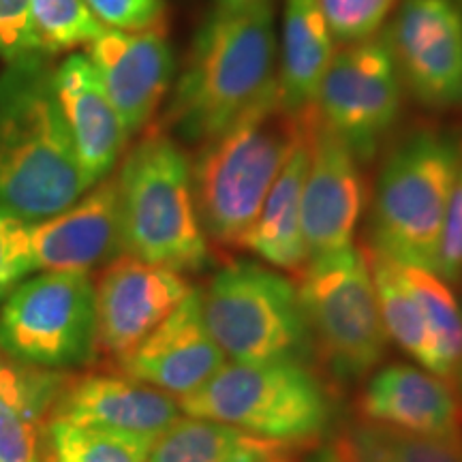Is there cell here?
Instances as JSON below:
<instances>
[{"label":"cell","instance_id":"obj_11","mask_svg":"<svg viewBox=\"0 0 462 462\" xmlns=\"http://www.w3.org/2000/svg\"><path fill=\"white\" fill-rule=\"evenodd\" d=\"M383 34L404 92L429 109L462 106V0H401Z\"/></svg>","mask_w":462,"mask_h":462},{"label":"cell","instance_id":"obj_33","mask_svg":"<svg viewBox=\"0 0 462 462\" xmlns=\"http://www.w3.org/2000/svg\"><path fill=\"white\" fill-rule=\"evenodd\" d=\"M435 273L448 281L449 285H458L462 274V163L456 173L452 195H449L446 223H443L441 245Z\"/></svg>","mask_w":462,"mask_h":462},{"label":"cell","instance_id":"obj_27","mask_svg":"<svg viewBox=\"0 0 462 462\" xmlns=\"http://www.w3.org/2000/svg\"><path fill=\"white\" fill-rule=\"evenodd\" d=\"M69 374L60 371L32 368L11 360L0 349V401L22 407H31L50 418L58 392L62 390Z\"/></svg>","mask_w":462,"mask_h":462},{"label":"cell","instance_id":"obj_20","mask_svg":"<svg viewBox=\"0 0 462 462\" xmlns=\"http://www.w3.org/2000/svg\"><path fill=\"white\" fill-rule=\"evenodd\" d=\"M309 120L310 109H306L296 146L238 246V251L251 253L257 262L287 274H298L309 262L302 234V193L309 170Z\"/></svg>","mask_w":462,"mask_h":462},{"label":"cell","instance_id":"obj_14","mask_svg":"<svg viewBox=\"0 0 462 462\" xmlns=\"http://www.w3.org/2000/svg\"><path fill=\"white\" fill-rule=\"evenodd\" d=\"M360 421L409 435L462 437V396L454 381L420 364H381L360 385Z\"/></svg>","mask_w":462,"mask_h":462},{"label":"cell","instance_id":"obj_8","mask_svg":"<svg viewBox=\"0 0 462 462\" xmlns=\"http://www.w3.org/2000/svg\"><path fill=\"white\" fill-rule=\"evenodd\" d=\"M204 321L227 362L313 364L296 281L257 259L223 265L201 289Z\"/></svg>","mask_w":462,"mask_h":462},{"label":"cell","instance_id":"obj_30","mask_svg":"<svg viewBox=\"0 0 462 462\" xmlns=\"http://www.w3.org/2000/svg\"><path fill=\"white\" fill-rule=\"evenodd\" d=\"M31 225L0 210V304L34 270Z\"/></svg>","mask_w":462,"mask_h":462},{"label":"cell","instance_id":"obj_1","mask_svg":"<svg viewBox=\"0 0 462 462\" xmlns=\"http://www.w3.org/2000/svg\"><path fill=\"white\" fill-rule=\"evenodd\" d=\"M90 189L48 56L11 62L0 73V210L34 225L60 215Z\"/></svg>","mask_w":462,"mask_h":462},{"label":"cell","instance_id":"obj_2","mask_svg":"<svg viewBox=\"0 0 462 462\" xmlns=\"http://www.w3.org/2000/svg\"><path fill=\"white\" fill-rule=\"evenodd\" d=\"M276 86L273 0L246 11L217 7L201 22L173 88L167 123L182 142L210 140Z\"/></svg>","mask_w":462,"mask_h":462},{"label":"cell","instance_id":"obj_32","mask_svg":"<svg viewBox=\"0 0 462 462\" xmlns=\"http://www.w3.org/2000/svg\"><path fill=\"white\" fill-rule=\"evenodd\" d=\"M31 56H39L31 24V0H0V58L11 65Z\"/></svg>","mask_w":462,"mask_h":462},{"label":"cell","instance_id":"obj_5","mask_svg":"<svg viewBox=\"0 0 462 462\" xmlns=\"http://www.w3.org/2000/svg\"><path fill=\"white\" fill-rule=\"evenodd\" d=\"M120 236L126 255L180 274L212 265L195 204L190 159L163 133L137 142L116 173Z\"/></svg>","mask_w":462,"mask_h":462},{"label":"cell","instance_id":"obj_19","mask_svg":"<svg viewBox=\"0 0 462 462\" xmlns=\"http://www.w3.org/2000/svg\"><path fill=\"white\" fill-rule=\"evenodd\" d=\"M62 118L90 187L106 180L123 157L129 133L86 54H71L54 69Z\"/></svg>","mask_w":462,"mask_h":462},{"label":"cell","instance_id":"obj_3","mask_svg":"<svg viewBox=\"0 0 462 462\" xmlns=\"http://www.w3.org/2000/svg\"><path fill=\"white\" fill-rule=\"evenodd\" d=\"M304 114L285 109L274 86L227 129L199 143L190 159V178L210 245L240 246L296 146Z\"/></svg>","mask_w":462,"mask_h":462},{"label":"cell","instance_id":"obj_7","mask_svg":"<svg viewBox=\"0 0 462 462\" xmlns=\"http://www.w3.org/2000/svg\"><path fill=\"white\" fill-rule=\"evenodd\" d=\"M296 287L317 371L337 394L362 385L383 364L390 345L364 246L309 259Z\"/></svg>","mask_w":462,"mask_h":462},{"label":"cell","instance_id":"obj_4","mask_svg":"<svg viewBox=\"0 0 462 462\" xmlns=\"http://www.w3.org/2000/svg\"><path fill=\"white\" fill-rule=\"evenodd\" d=\"M462 163V135L420 126L385 154L368 210V242L404 265L435 270L449 195Z\"/></svg>","mask_w":462,"mask_h":462},{"label":"cell","instance_id":"obj_26","mask_svg":"<svg viewBox=\"0 0 462 462\" xmlns=\"http://www.w3.org/2000/svg\"><path fill=\"white\" fill-rule=\"evenodd\" d=\"M31 24L43 56L84 48L106 31L86 0H31Z\"/></svg>","mask_w":462,"mask_h":462},{"label":"cell","instance_id":"obj_28","mask_svg":"<svg viewBox=\"0 0 462 462\" xmlns=\"http://www.w3.org/2000/svg\"><path fill=\"white\" fill-rule=\"evenodd\" d=\"M337 45L377 37L401 0H319Z\"/></svg>","mask_w":462,"mask_h":462},{"label":"cell","instance_id":"obj_25","mask_svg":"<svg viewBox=\"0 0 462 462\" xmlns=\"http://www.w3.org/2000/svg\"><path fill=\"white\" fill-rule=\"evenodd\" d=\"M357 462H462V437H424L356 420L345 430Z\"/></svg>","mask_w":462,"mask_h":462},{"label":"cell","instance_id":"obj_10","mask_svg":"<svg viewBox=\"0 0 462 462\" xmlns=\"http://www.w3.org/2000/svg\"><path fill=\"white\" fill-rule=\"evenodd\" d=\"M402 97V79L381 31L377 37L338 45L317 90L313 112L360 165H366L394 131Z\"/></svg>","mask_w":462,"mask_h":462},{"label":"cell","instance_id":"obj_29","mask_svg":"<svg viewBox=\"0 0 462 462\" xmlns=\"http://www.w3.org/2000/svg\"><path fill=\"white\" fill-rule=\"evenodd\" d=\"M48 420L31 407L0 401V462H43L42 430Z\"/></svg>","mask_w":462,"mask_h":462},{"label":"cell","instance_id":"obj_21","mask_svg":"<svg viewBox=\"0 0 462 462\" xmlns=\"http://www.w3.org/2000/svg\"><path fill=\"white\" fill-rule=\"evenodd\" d=\"M337 48L319 0H282L276 86L285 109L302 114L313 107Z\"/></svg>","mask_w":462,"mask_h":462},{"label":"cell","instance_id":"obj_22","mask_svg":"<svg viewBox=\"0 0 462 462\" xmlns=\"http://www.w3.org/2000/svg\"><path fill=\"white\" fill-rule=\"evenodd\" d=\"M306 449L248 435L221 421L180 415L154 439L146 462H273Z\"/></svg>","mask_w":462,"mask_h":462},{"label":"cell","instance_id":"obj_34","mask_svg":"<svg viewBox=\"0 0 462 462\" xmlns=\"http://www.w3.org/2000/svg\"><path fill=\"white\" fill-rule=\"evenodd\" d=\"M300 462H357V458L346 432H338L313 443L304 456H300Z\"/></svg>","mask_w":462,"mask_h":462},{"label":"cell","instance_id":"obj_15","mask_svg":"<svg viewBox=\"0 0 462 462\" xmlns=\"http://www.w3.org/2000/svg\"><path fill=\"white\" fill-rule=\"evenodd\" d=\"M88 58L129 137L140 133L165 101L176 71L165 26L142 32L106 28L88 45Z\"/></svg>","mask_w":462,"mask_h":462},{"label":"cell","instance_id":"obj_12","mask_svg":"<svg viewBox=\"0 0 462 462\" xmlns=\"http://www.w3.org/2000/svg\"><path fill=\"white\" fill-rule=\"evenodd\" d=\"M187 274L123 253L95 282L97 356L116 368L193 291Z\"/></svg>","mask_w":462,"mask_h":462},{"label":"cell","instance_id":"obj_37","mask_svg":"<svg viewBox=\"0 0 462 462\" xmlns=\"http://www.w3.org/2000/svg\"><path fill=\"white\" fill-rule=\"evenodd\" d=\"M458 381H460V396H462V368H460V373H458Z\"/></svg>","mask_w":462,"mask_h":462},{"label":"cell","instance_id":"obj_16","mask_svg":"<svg viewBox=\"0 0 462 462\" xmlns=\"http://www.w3.org/2000/svg\"><path fill=\"white\" fill-rule=\"evenodd\" d=\"M225 364L227 357L204 321L201 289L193 287L176 310L114 371L182 398L215 377Z\"/></svg>","mask_w":462,"mask_h":462},{"label":"cell","instance_id":"obj_13","mask_svg":"<svg viewBox=\"0 0 462 462\" xmlns=\"http://www.w3.org/2000/svg\"><path fill=\"white\" fill-rule=\"evenodd\" d=\"M366 190L362 165L310 107L309 170L302 193V234L309 259L356 245Z\"/></svg>","mask_w":462,"mask_h":462},{"label":"cell","instance_id":"obj_35","mask_svg":"<svg viewBox=\"0 0 462 462\" xmlns=\"http://www.w3.org/2000/svg\"><path fill=\"white\" fill-rule=\"evenodd\" d=\"M268 3V0H217V7L227 9V11H246L257 7V5Z\"/></svg>","mask_w":462,"mask_h":462},{"label":"cell","instance_id":"obj_24","mask_svg":"<svg viewBox=\"0 0 462 462\" xmlns=\"http://www.w3.org/2000/svg\"><path fill=\"white\" fill-rule=\"evenodd\" d=\"M152 441L50 418L42 430V458L43 462H146Z\"/></svg>","mask_w":462,"mask_h":462},{"label":"cell","instance_id":"obj_9","mask_svg":"<svg viewBox=\"0 0 462 462\" xmlns=\"http://www.w3.org/2000/svg\"><path fill=\"white\" fill-rule=\"evenodd\" d=\"M0 349L45 371L97 357L95 281L86 273H43L22 281L0 306Z\"/></svg>","mask_w":462,"mask_h":462},{"label":"cell","instance_id":"obj_18","mask_svg":"<svg viewBox=\"0 0 462 462\" xmlns=\"http://www.w3.org/2000/svg\"><path fill=\"white\" fill-rule=\"evenodd\" d=\"M34 270L95 273L123 255L116 176L95 184L60 215L28 227Z\"/></svg>","mask_w":462,"mask_h":462},{"label":"cell","instance_id":"obj_38","mask_svg":"<svg viewBox=\"0 0 462 462\" xmlns=\"http://www.w3.org/2000/svg\"><path fill=\"white\" fill-rule=\"evenodd\" d=\"M460 285H462V274H460ZM462 304V302H460Z\"/></svg>","mask_w":462,"mask_h":462},{"label":"cell","instance_id":"obj_17","mask_svg":"<svg viewBox=\"0 0 462 462\" xmlns=\"http://www.w3.org/2000/svg\"><path fill=\"white\" fill-rule=\"evenodd\" d=\"M180 415L178 398L171 394L118 371H101L67 377L50 418L95 430L157 439Z\"/></svg>","mask_w":462,"mask_h":462},{"label":"cell","instance_id":"obj_36","mask_svg":"<svg viewBox=\"0 0 462 462\" xmlns=\"http://www.w3.org/2000/svg\"><path fill=\"white\" fill-rule=\"evenodd\" d=\"M273 462H300V454H289V456H282L279 460H273Z\"/></svg>","mask_w":462,"mask_h":462},{"label":"cell","instance_id":"obj_31","mask_svg":"<svg viewBox=\"0 0 462 462\" xmlns=\"http://www.w3.org/2000/svg\"><path fill=\"white\" fill-rule=\"evenodd\" d=\"M86 5L107 31L142 32L165 26V0H86Z\"/></svg>","mask_w":462,"mask_h":462},{"label":"cell","instance_id":"obj_6","mask_svg":"<svg viewBox=\"0 0 462 462\" xmlns=\"http://www.w3.org/2000/svg\"><path fill=\"white\" fill-rule=\"evenodd\" d=\"M337 390L313 364L227 362L201 388L178 398L182 415L212 420L270 441L310 448L337 418Z\"/></svg>","mask_w":462,"mask_h":462},{"label":"cell","instance_id":"obj_23","mask_svg":"<svg viewBox=\"0 0 462 462\" xmlns=\"http://www.w3.org/2000/svg\"><path fill=\"white\" fill-rule=\"evenodd\" d=\"M364 251H366L368 265H371L381 321H383L388 340L394 343L409 360L435 373L437 360L429 323H426L424 310L415 300L413 291L402 279L401 265L368 245H364Z\"/></svg>","mask_w":462,"mask_h":462}]
</instances>
